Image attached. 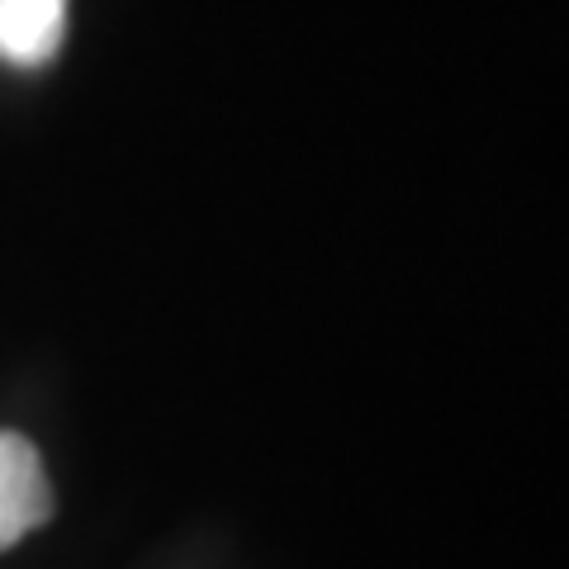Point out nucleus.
I'll return each instance as SVG.
<instances>
[{"label":"nucleus","instance_id":"nucleus-2","mask_svg":"<svg viewBox=\"0 0 569 569\" xmlns=\"http://www.w3.org/2000/svg\"><path fill=\"white\" fill-rule=\"evenodd\" d=\"M67 33V0H0V62L43 67Z\"/></svg>","mask_w":569,"mask_h":569},{"label":"nucleus","instance_id":"nucleus-1","mask_svg":"<svg viewBox=\"0 0 569 569\" xmlns=\"http://www.w3.org/2000/svg\"><path fill=\"white\" fill-rule=\"evenodd\" d=\"M48 518H52V485L33 441L20 432H0V550H10Z\"/></svg>","mask_w":569,"mask_h":569}]
</instances>
